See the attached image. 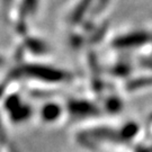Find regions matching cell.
Masks as SVG:
<instances>
[{
  "label": "cell",
  "mask_w": 152,
  "mask_h": 152,
  "mask_svg": "<svg viewBox=\"0 0 152 152\" xmlns=\"http://www.w3.org/2000/svg\"><path fill=\"white\" fill-rule=\"evenodd\" d=\"M144 131L134 121H121L82 129L77 140L83 148L117 152L135 141Z\"/></svg>",
  "instance_id": "obj_1"
},
{
  "label": "cell",
  "mask_w": 152,
  "mask_h": 152,
  "mask_svg": "<svg viewBox=\"0 0 152 152\" xmlns=\"http://www.w3.org/2000/svg\"><path fill=\"white\" fill-rule=\"evenodd\" d=\"M149 121H150V126L152 127V114H151V116H150V120Z\"/></svg>",
  "instance_id": "obj_3"
},
{
  "label": "cell",
  "mask_w": 152,
  "mask_h": 152,
  "mask_svg": "<svg viewBox=\"0 0 152 152\" xmlns=\"http://www.w3.org/2000/svg\"><path fill=\"white\" fill-rule=\"evenodd\" d=\"M117 152H152V127L149 133H142L135 141Z\"/></svg>",
  "instance_id": "obj_2"
}]
</instances>
